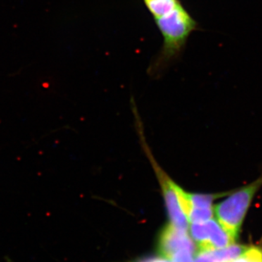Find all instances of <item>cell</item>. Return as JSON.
<instances>
[{
	"mask_svg": "<svg viewBox=\"0 0 262 262\" xmlns=\"http://www.w3.org/2000/svg\"><path fill=\"white\" fill-rule=\"evenodd\" d=\"M155 21L163 39L161 50L150 66V71L156 73L180 57L189 36L198 25L182 4L168 14L155 19Z\"/></svg>",
	"mask_w": 262,
	"mask_h": 262,
	"instance_id": "6da1fadb",
	"label": "cell"
},
{
	"mask_svg": "<svg viewBox=\"0 0 262 262\" xmlns=\"http://www.w3.org/2000/svg\"><path fill=\"white\" fill-rule=\"evenodd\" d=\"M163 191L165 204L168 209L171 225L183 231L189 229V220L183 211L179 203L178 196L174 189V183L163 177Z\"/></svg>",
	"mask_w": 262,
	"mask_h": 262,
	"instance_id": "277c9868",
	"label": "cell"
},
{
	"mask_svg": "<svg viewBox=\"0 0 262 262\" xmlns=\"http://www.w3.org/2000/svg\"><path fill=\"white\" fill-rule=\"evenodd\" d=\"M194 262H217L211 251H201L196 255Z\"/></svg>",
	"mask_w": 262,
	"mask_h": 262,
	"instance_id": "9c48e42d",
	"label": "cell"
},
{
	"mask_svg": "<svg viewBox=\"0 0 262 262\" xmlns=\"http://www.w3.org/2000/svg\"><path fill=\"white\" fill-rule=\"evenodd\" d=\"M262 186V175L254 182L235 191L213 207L219 223L234 242L238 238L248 209Z\"/></svg>",
	"mask_w": 262,
	"mask_h": 262,
	"instance_id": "7a4b0ae2",
	"label": "cell"
},
{
	"mask_svg": "<svg viewBox=\"0 0 262 262\" xmlns=\"http://www.w3.org/2000/svg\"><path fill=\"white\" fill-rule=\"evenodd\" d=\"M154 19L168 14L182 4L179 0H143Z\"/></svg>",
	"mask_w": 262,
	"mask_h": 262,
	"instance_id": "8992f818",
	"label": "cell"
},
{
	"mask_svg": "<svg viewBox=\"0 0 262 262\" xmlns=\"http://www.w3.org/2000/svg\"><path fill=\"white\" fill-rule=\"evenodd\" d=\"M137 262H171L166 258H146L141 259L140 261Z\"/></svg>",
	"mask_w": 262,
	"mask_h": 262,
	"instance_id": "30bf717a",
	"label": "cell"
},
{
	"mask_svg": "<svg viewBox=\"0 0 262 262\" xmlns=\"http://www.w3.org/2000/svg\"><path fill=\"white\" fill-rule=\"evenodd\" d=\"M158 250L164 257L172 259L179 251H188L194 253L196 246L187 231L176 228L170 224L165 227L160 234Z\"/></svg>",
	"mask_w": 262,
	"mask_h": 262,
	"instance_id": "3957f363",
	"label": "cell"
},
{
	"mask_svg": "<svg viewBox=\"0 0 262 262\" xmlns=\"http://www.w3.org/2000/svg\"><path fill=\"white\" fill-rule=\"evenodd\" d=\"M229 262H262V249L258 247H248L239 258Z\"/></svg>",
	"mask_w": 262,
	"mask_h": 262,
	"instance_id": "52a82bcc",
	"label": "cell"
},
{
	"mask_svg": "<svg viewBox=\"0 0 262 262\" xmlns=\"http://www.w3.org/2000/svg\"><path fill=\"white\" fill-rule=\"evenodd\" d=\"M172 259L174 262H193V253L188 251H179Z\"/></svg>",
	"mask_w": 262,
	"mask_h": 262,
	"instance_id": "ba28073f",
	"label": "cell"
},
{
	"mask_svg": "<svg viewBox=\"0 0 262 262\" xmlns=\"http://www.w3.org/2000/svg\"><path fill=\"white\" fill-rule=\"evenodd\" d=\"M206 225L208 231V241L204 249L202 251L220 249L234 244L233 239L231 238L230 236L216 221L211 219L207 221Z\"/></svg>",
	"mask_w": 262,
	"mask_h": 262,
	"instance_id": "5b68a950",
	"label": "cell"
}]
</instances>
